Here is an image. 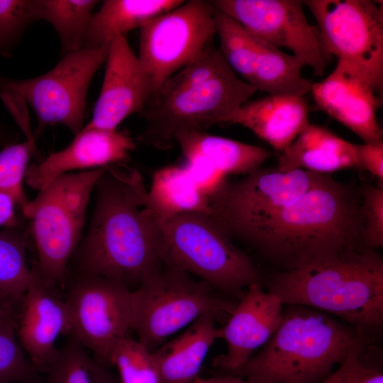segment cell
<instances>
[{
  "mask_svg": "<svg viewBox=\"0 0 383 383\" xmlns=\"http://www.w3.org/2000/svg\"><path fill=\"white\" fill-rule=\"evenodd\" d=\"M238 240L284 270L366 248L359 190L324 174L301 197Z\"/></svg>",
  "mask_w": 383,
  "mask_h": 383,
  "instance_id": "obj_2",
  "label": "cell"
},
{
  "mask_svg": "<svg viewBox=\"0 0 383 383\" xmlns=\"http://www.w3.org/2000/svg\"><path fill=\"white\" fill-rule=\"evenodd\" d=\"M182 0H105L93 13L88 24L82 48L94 49L109 45L118 35L140 28L152 18L184 3Z\"/></svg>",
  "mask_w": 383,
  "mask_h": 383,
  "instance_id": "obj_25",
  "label": "cell"
},
{
  "mask_svg": "<svg viewBox=\"0 0 383 383\" xmlns=\"http://www.w3.org/2000/svg\"><path fill=\"white\" fill-rule=\"evenodd\" d=\"M313 14L326 52L382 94V4L370 0L302 1Z\"/></svg>",
  "mask_w": 383,
  "mask_h": 383,
  "instance_id": "obj_10",
  "label": "cell"
},
{
  "mask_svg": "<svg viewBox=\"0 0 383 383\" xmlns=\"http://www.w3.org/2000/svg\"><path fill=\"white\" fill-rule=\"evenodd\" d=\"M216 318L206 314L181 335L152 351L161 383H189L199 376L213 343L218 339Z\"/></svg>",
  "mask_w": 383,
  "mask_h": 383,
  "instance_id": "obj_23",
  "label": "cell"
},
{
  "mask_svg": "<svg viewBox=\"0 0 383 383\" xmlns=\"http://www.w3.org/2000/svg\"><path fill=\"white\" fill-rule=\"evenodd\" d=\"M309 112L304 96L272 94L245 102L226 123L248 128L282 152L309 125Z\"/></svg>",
  "mask_w": 383,
  "mask_h": 383,
  "instance_id": "obj_21",
  "label": "cell"
},
{
  "mask_svg": "<svg viewBox=\"0 0 383 383\" xmlns=\"http://www.w3.org/2000/svg\"><path fill=\"white\" fill-rule=\"evenodd\" d=\"M317 106L359 136L364 143L382 141L377 119L380 94L342 62L323 80L311 84Z\"/></svg>",
  "mask_w": 383,
  "mask_h": 383,
  "instance_id": "obj_18",
  "label": "cell"
},
{
  "mask_svg": "<svg viewBox=\"0 0 383 383\" xmlns=\"http://www.w3.org/2000/svg\"><path fill=\"white\" fill-rule=\"evenodd\" d=\"M283 306L275 295L265 292L260 283L250 284L225 325L218 328V338L225 341L226 350L214 359V367L229 374L244 365L279 327Z\"/></svg>",
  "mask_w": 383,
  "mask_h": 383,
  "instance_id": "obj_16",
  "label": "cell"
},
{
  "mask_svg": "<svg viewBox=\"0 0 383 383\" xmlns=\"http://www.w3.org/2000/svg\"><path fill=\"white\" fill-rule=\"evenodd\" d=\"M38 21V0H0V55L11 56L26 30Z\"/></svg>",
  "mask_w": 383,
  "mask_h": 383,
  "instance_id": "obj_33",
  "label": "cell"
},
{
  "mask_svg": "<svg viewBox=\"0 0 383 383\" xmlns=\"http://www.w3.org/2000/svg\"><path fill=\"white\" fill-rule=\"evenodd\" d=\"M236 304L214 294L207 283L163 263L133 289L131 331L153 351L204 315L226 320Z\"/></svg>",
  "mask_w": 383,
  "mask_h": 383,
  "instance_id": "obj_7",
  "label": "cell"
},
{
  "mask_svg": "<svg viewBox=\"0 0 383 383\" xmlns=\"http://www.w3.org/2000/svg\"><path fill=\"white\" fill-rule=\"evenodd\" d=\"M324 174L304 170L260 167L223 187L210 199V216L231 238L239 239L264 219L297 200Z\"/></svg>",
  "mask_w": 383,
  "mask_h": 383,
  "instance_id": "obj_11",
  "label": "cell"
},
{
  "mask_svg": "<svg viewBox=\"0 0 383 383\" xmlns=\"http://www.w3.org/2000/svg\"><path fill=\"white\" fill-rule=\"evenodd\" d=\"M346 372L345 361L326 379L321 383H343Z\"/></svg>",
  "mask_w": 383,
  "mask_h": 383,
  "instance_id": "obj_39",
  "label": "cell"
},
{
  "mask_svg": "<svg viewBox=\"0 0 383 383\" xmlns=\"http://www.w3.org/2000/svg\"><path fill=\"white\" fill-rule=\"evenodd\" d=\"M160 226L163 263L196 277L213 289L231 295L260 283L257 267L210 215L184 213Z\"/></svg>",
  "mask_w": 383,
  "mask_h": 383,
  "instance_id": "obj_8",
  "label": "cell"
},
{
  "mask_svg": "<svg viewBox=\"0 0 383 383\" xmlns=\"http://www.w3.org/2000/svg\"><path fill=\"white\" fill-rule=\"evenodd\" d=\"M363 347L353 349L346 358V372L343 383H383L382 372L365 365L361 361L360 355Z\"/></svg>",
  "mask_w": 383,
  "mask_h": 383,
  "instance_id": "obj_35",
  "label": "cell"
},
{
  "mask_svg": "<svg viewBox=\"0 0 383 383\" xmlns=\"http://www.w3.org/2000/svg\"><path fill=\"white\" fill-rule=\"evenodd\" d=\"M3 135H4V127L0 123V141L2 138Z\"/></svg>",
  "mask_w": 383,
  "mask_h": 383,
  "instance_id": "obj_41",
  "label": "cell"
},
{
  "mask_svg": "<svg viewBox=\"0 0 383 383\" xmlns=\"http://www.w3.org/2000/svg\"><path fill=\"white\" fill-rule=\"evenodd\" d=\"M363 218V243L376 250L383 247V187L362 184L359 189Z\"/></svg>",
  "mask_w": 383,
  "mask_h": 383,
  "instance_id": "obj_34",
  "label": "cell"
},
{
  "mask_svg": "<svg viewBox=\"0 0 383 383\" xmlns=\"http://www.w3.org/2000/svg\"><path fill=\"white\" fill-rule=\"evenodd\" d=\"M45 372V383H116L106 367L70 337Z\"/></svg>",
  "mask_w": 383,
  "mask_h": 383,
  "instance_id": "obj_28",
  "label": "cell"
},
{
  "mask_svg": "<svg viewBox=\"0 0 383 383\" xmlns=\"http://www.w3.org/2000/svg\"><path fill=\"white\" fill-rule=\"evenodd\" d=\"M216 10L226 14L259 39L289 49L322 76L331 57L326 52L318 30L308 21L302 1L214 0Z\"/></svg>",
  "mask_w": 383,
  "mask_h": 383,
  "instance_id": "obj_14",
  "label": "cell"
},
{
  "mask_svg": "<svg viewBox=\"0 0 383 383\" xmlns=\"http://www.w3.org/2000/svg\"><path fill=\"white\" fill-rule=\"evenodd\" d=\"M101 89L92 117L84 126L116 130L127 117L142 113L151 94L141 64L123 35L110 43Z\"/></svg>",
  "mask_w": 383,
  "mask_h": 383,
  "instance_id": "obj_17",
  "label": "cell"
},
{
  "mask_svg": "<svg viewBox=\"0 0 383 383\" xmlns=\"http://www.w3.org/2000/svg\"><path fill=\"white\" fill-rule=\"evenodd\" d=\"M216 35L213 9L209 1H184L140 28L138 57L151 94L194 60Z\"/></svg>",
  "mask_w": 383,
  "mask_h": 383,
  "instance_id": "obj_13",
  "label": "cell"
},
{
  "mask_svg": "<svg viewBox=\"0 0 383 383\" xmlns=\"http://www.w3.org/2000/svg\"><path fill=\"white\" fill-rule=\"evenodd\" d=\"M132 293L121 282L80 273L65 299L68 337L106 367L116 345L131 331Z\"/></svg>",
  "mask_w": 383,
  "mask_h": 383,
  "instance_id": "obj_12",
  "label": "cell"
},
{
  "mask_svg": "<svg viewBox=\"0 0 383 383\" xmlns=\"http://www.w3.org/2000/svg\"><path fill=\"white\" fill-rule=\"evenodd\" d=\"M283 305L338 316L364 334L383 324V258L367 248L284 270L269 290Z\"/></svg>",
  "mask_w": 383,
  "mask_h": 383,
  "instance_id": "obj_4",
  "label": "cell"
},
{
  "mask_svg": "<svg viewBox=\"0 0 383 383\" xmlns=\"http://www.w3.org/2000/svg\"><path fill=\"white\" fill-rule=\"evenodd\" d=\"M174 143L186 159L199 158L218 170L226 177L248 174L261 167L272 155L267 150L205 131L178 133Z\"/></svg>",
  "mask_w": 383,
  "mask_h": 383,
  "instance_id": "obj_24",
  "label": "cell"
},
{
  "mask_svg": "<svg viewBox=\"0 0 383 383\" xmlns=\"http://www.w3.org/2000/svg\"><path fill=\"white\" fill-rule=\"evenodd\" d=\"M189 383H250L240 376L228 374L227 375L204 378L197 377Z\"/></svg>",
  "mask_w": 383,
  "mask_h": 383,
  "instance_id": "obj_38",
  "label": "cell"
},
{
  "mask_svg": "<svg viewBox=\"0 0 383 383\" xmlns=\"http://www.w3.org/2000/svg\"><path fill=\"white\" fill-rule=\"evenodd\" d=\"M106 168L62 175L22 209L30 221L37 252L34 266L50 287L65 281L80 240L91 194Z\"/></svg>",
  "mask_w": 383,
  "mask_h": 383,
  "instance_id": "obj_6",
  "label": "cell"
},
{
  "mask_svg": "<svg viewBox=\"0 0 383 383\" xmlns=\"http://www.w3.org/2000/svg\"><path fill=\"white\" fill-rule=\"evenodd\" d=\"M257 90L231 69L211 43L150 96L138 140L167 150L182 132L205 131L226 123Z\"/></svg>",
  "mask_w": 383,
  "mask_h": 383,
  "instance_id": "obj_3",
  "label": "cell"
},
{
  "mask_svg": "<svg viewBox=\"0 0 383 383\" xmlns=\"http://www.w3.org/2000/svg\"><path fill=\"white\" fill-rule=\"evenodd\" d=\"M364 346L363 333L329 314L289 306L262 350L233 372L250 383H321Z\"/></svg>",
  "mask_w": 383,
  "mask_h": 383,
  "instance_id": "obj_5",
  "label": "cell"
},
{
  "mask_svg": "<svg viewBox=\"0 0 383 383\" xmlns=\"http://www.w3.org/2000/svg\"><path fill=\"white\" fill-rule=\"evenodd\" d=\"M15 200L9 194L0 192V226H13L16 224Z\"/></svg>",
  "mask_w": 383,
  "mask_h": 383,
  "instance_id": "obj_37",
  "label": "cell"
},
{
  "mask_svg": "<svg viewBox=\"0 0 383 383\" xmlns=\"http://www.w3.org/2000/svg\"><path fill=\"white\" fill-rule=\"evenodd\" d=\"M109 366L117 369L121 383H161L152 351L129 335L114 348Z\"/></svg>",
  "mask_w": 383,
  "mask_h": 383,
  "instance_id": "obj_30",
  "label": "cell"
},
{
  "mask_svg": "<svg viewBox=\"0 0 383 383\" xmlns=\"http://www.w3.org/2000/svg\"><path fill=\"white\" fill-rule=\"evenodd\" d=\"M13 313V306L0 299V317Z\"/></svg>",
  "mask_w": 383,
  "mask_h": 383,
  "instance_id": "obj_40",
  "label": "cell"
},
{
  "mask_svg": "<svg viewBox=\"0 0 383 383\" xmlns=\"http://www.w3.org/2000/svg\"><path fill=\"white\" fill-rule=\"evenodd\" d=\"M216 35L226 62L256 90L269 95L310 91L312 83L301 74L305 65L295 55L259 39L226 15L216 19Z\"/></svg>",
  "mask_w": 383,
  "mask_h": 383,
  "instance_id": "obj_15",
  "label": "cell"
},
{
  "mask_svg": "<svg viewBox=\"0 0 383 383\" xmlns=\"http://www.w3.org/2000/svg\"><path fill=\"white\" fill-rule=\"evenodd\" d=\"M89 231L77 252L82 274L137 287L163 265L161 226L148 202L141 174L123 165L106 168L96 184Z\"/></svg>",
  "mask_w": 383,
  "mask_h": 383,
  "instance_id": "obj_1",
  "label": "cell"
},
{
  "mask_svg": "<svg viewBox=\"0 0 383 383\" xmlns=\"http://www.w3.org/2000/svg\"><path fill=\"white\" fill-rule=\"evenodd\" d=\"M276 167L283 172L304 170L322 174L357 167L355 144L324 126L309 123L280 152Z\"/></svg>",
  "mask_w": 383,
  "mask_h": 383,
  "instance_id": "obj_22",
  "label": "cell"
},
{
  "mask_svg": "<svg viewBox=\"0 0 383 383\" xmlns=\"http://www.w3.org/2000/svg\"><path fill=\"white\" fill-rule=\"evenodd\" d=\"M31 277L24 238L0 231V299L11 306L21 304Z\"/></svg>",
  "mask_w": 383,
  "mask_h": 383,
  "instance_id": "obj_29",
  "label": "cell"
},
{
  "mask_svg": "<svg viewBox=\"0 0 383 383\" xmlns=\"http://www.w3.org/2000/svg\"><path fill=\"white\" fill-rule=\"evenodd\" d=\"M21 306L16 326L18 339L35 370L45 372L57 354V338L69 333L65 300L43 282L33 265Z\"/></svg>",
  "mask_w": 383,
  "mask_h": 383,
  "instance_id": "obj_19",
  "label": "cell"
},
{
  "mask_svg": "<svg viewBox=\"0 0 383 383\" xmlns=\"http://www.w3.org/2000/svg\"><path fill=\"white\" fill-rule=\"evenodd\" d=\"M148 202L160 224L184 213L211 212L209 198L184 165L166 166L153 173Z\"/></svg>",
  "mask_w": 383,
  "mask_h": 383,
  "instance_id": "obj_26",
  "label": "cell"
},
{
  "mask_svg": "<svg viewBox=\"0 0 383 383\" xmlns=\"http://www.w3.org/2000/svg\"><path fill=\"white\" fill-rule=\"evenodd\" d=\"M99 1L38 0L40 20L56 31L62 55L82 48L84 35Z\"/></svg>",
  "mask_w": 383,
  "mask_h": 383,
  "instance_id": "obj_27",
  "label": "cell"
},
{
  "mask_svg": "<svg viewBox=\"0 0 383 383\" xmlns=\"http://www.w3.org/2000/svg\"><path fill=\"white\" fill-rule=\"evenodd\" d=\"M13 313L0 317V383H33L37 370L21 347Z\"/></svg>",
  "mask_w": 383,
  "mask_h": 383,
  "instance_id": "obj_31",
  "label": "cell"
},
{
  "mask_svg": "<svg viewBox=\"0 0 383 383\" xmlns=\"http://www.w3.org/2000/svg\"><path fill=\"white\" fill-rule=\"evenodd\" d=\"M357 167L370 172L383 187V140L355 144Z\"/></svg>",
  "mask_w": 383,
  "mask_h": 383,
  "instance_id": "obj_36",
  "label": "cell"
},
{
  "mask_svg": "<svg viewBox=\"0 0 383 383\" xmlns=\"http://www.w3.org/2000/svg\"><path fill=\"white\" fill-rule=\"evenodd\" d=\"M36 151L35 140L12 143L0 151V192L10 195L23 209L29 201L23 182L31 155Z\"/></svg>",
  "mask_w": 383,
  "mask_h": 383,
  "instance_id": "obj_32",
  "label": "cell"
},
{
  "mask_svg": "<svg viewBox=\"0 0 383 383\" xmlns=\"http://www.w3.org/2000/svg\"><path fill=\"white\" fill-rule=\"evenodd\" d=\"M135 148V142L128 134L84 127L64 149L50 153L40 163L29 165L25 180L29 187L40 191L56 178L74 170L118 165Z\"/></svg>",
  "mask_w": 383,
  "mask_h": 383,
  "instance_id": "obj_20",
  "label": "cell"
},
{
  "mask_svg": "<svg viewBox=\"0 0 383 383\" xmlns=\"http://www.w3.org/2000/svg\"><path fill=\"white\" fill-rule=\"evenodd\" d=\"M109 45L66 53L52 69L35 77L16 79L0 74V94L30 105L38 129L59 124L75 135L84 127L89 87L106 62Z\"/></svg>",
  "mask_w": 383,
  "mask_h": 383,
  "instance_id": "obj_9",
  "label": "cell"
}]
</instances>
